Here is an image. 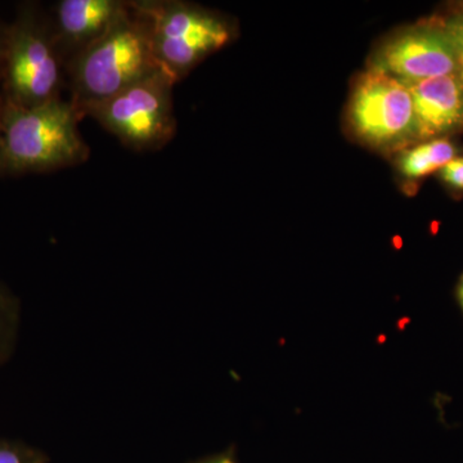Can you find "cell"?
I'll list each match as a JSON object with an SVG mask.
<instances>
[{"mask_svg":"<svg viewBox=\"0 0 463 463\" xmlns=\"http://www.w3.org/2000/svg\"><path fill=\"white\" fill-rule=\"evenodd\" d=\"M147 18L161 66L183 80L201 61L234 38V26L214 12L179 0H134Z\"/></svg>","mask_w":463,"mask_h":463,"instance_id":"4","label":"cell"},{"mask_svg":"<svg viewBox=\"0 0 463 463\" xmlns=\"http://www.w3.org/2000/svg\"><path fill=\"white\" fill-rule=\"evenodd\" d=\"M71 99L24 109L5 103L0 134V175L56 172L81 165L90 156Z\"/></svg>","mask_w":463,"mask_h":463,"instance_id":"2","label":"cell"},{"mask_svg":"<svg viewBox=\"0 0 463 463\" xmlns=\"http://www.w3.org/2000/svg\"><path fill=\"white\" fill-rule=\"evenodd\" d=\"M402 83L412 96L419 141L463 130V81L458 75Z\"/></svg>","mask_w":463,"mask_h":463,"instance_id":"9","label":"cell"},{"mask_svg":"<svg viewBox=\"0 0 463 463\" xmlns=\"http://www.w3.org/2000/svg\"><path fill=\"white\" fill-rule=\"evenodd\" d=\"M163 70L147 18L130 0L127 14L114 26L67 63V90L81 114L87 106L111 99Z\"/></svg>","mask_w":463,"mask_h":463,"instance_id":"1","label":"cell"},{"mask_svg":"<svg viewBox=\"0 0 463 463\" xmlns=\"http://www.w3.org/2000/svg\"><path fill=\"white\" fill-rule=\"evenodd\" d=\"M441 26L446 30L448 38L452 43L455 50L457 65H458V76L463 81V12L440 21Z\"/></svg>","mask_w":463,"mask_h":463,"instance_id":"13","label":"cell"},{"mask_svg":"<svg viewBox=\"0 0 463 463\" xmlns=\"http://www.w3.org/2000/svg\"><path fill=\"white\" fill-rule=\"evenodd\" d=\"M127 0H60L51 21L57 50L65 66L102 38L127 14Z\"/></svg>","mask_w":463,"mask_h":463,"instance_id":"8","label":"cell"},{"mask_svg":"<svg viewBox=\"0 0 463 463\" xmlns=\"http://www.w3.org/2000/svg\"><path fill=\"white\" fill-rule=\"evenodd\" d=\"M371 69L401 81L458 75L455 50L440 21L413 27L390 39L374 54Z\"/></svg>","mask_w":463,"mask_h":463,"instance_id":"7","label":"cell"},{"mask_svg":"<svg viewBox=\"0 0 463 463\" xmlns=\"http://www.w3.org/2000/svg\"><path fill=\"white\" fill-rule=\"evenodd\" d=\"M441 181L453 191L463 192V157H456L440 170Z\"/></svg>","mask_w":463,"mask_h":463,"instance_id":"14","label":"cell"},{"mask_svg":"<svg viewBox=\"0 0 463 463\" xmlns=\"http://www.w3.org/2000/svg\"><path fill=\"white\" fill-rule=\"evenodd\" d=\"M456 298L459 307H461L463 313V274L459 277L458 283L456 288Z\"/></svg>","mask_w":463,"mask_h":463,"instance_id":"17","label":"cell"},{"mask_svg":"<svg viewBox=\"0 0 463 463\" xmlns=\"http://www.w3.org/2000/svg\"><path fill=\"white\" fill-rule=\"evenodd\" d=\"M3 111H5V102H3L2 94H0V134L3 127Z\"/></svg>","mask_w":463,"mask_h":463,"instance_id":"18","label":"cell"},{"mask_svg":"<svg viewBox=\"0 0 463 463\" xmlns=\"http://www.w3.org/2000/svg\"><path fill=\"white\" fill-rule=\"evenodd\" d=\"M0 463H50V458L24 441L0 438Z\"/></svg>","mask_w":463,"mask_h":463,"instance_id":"12","label":"cell"},{"mask_svg":"<svg viewBox=\"0 0 463 463\" xmlns=\"http://www.w3.org/2000/svg\"><path fill=\"white\" fill-rule=\"evenodd\" d=\"M5 36H7V24L0 21V78H2L3 57H5Z\"/></svg>","mask_w":463,"mask_h":463,"instance_id":"16","label":"cell"},{"mask_svg":"<svg viewBox=\"0 0 463 463\" xmlns=\"http://www.w3.org/2000/svg\"><path fill=\"white\" fill-rule=\"evenodd\" d=\"M350 123L364 141L399 147L419 141L412 96L401 80L370 69L362 75L350 102Z\"/></svg>","mask_w":463,"mask_h":463,"instance_id":"6","label":"cell"},{"mask_svg":"<svg viewBox=\"0 0 463 463\" xmlns=\"http://www.w3.org/2000/svg\"><path fill=\"white\" fill-rule=\"evenodd\" d=\"M457 152L447 138L432 139L404 151L399 157V170L408 181H420L455 160Z\"/></svg>","mask_w":463,"mask_h":463,"instance_id":"10","label":"cell"},{"mask_svg":"<svg viewBox=\"0 0 463 463\" xmlns=\"http://www.w3.org/2000/svg\"><path fill=\"white\" fill-rule=\"evenodd\" d=\"M66 88V66L57 50L51 14L39 3H21L7 24L0 78L3 102L36 108L62 99Z\"/></svg>","mask_w":463,"mask_h":463,"instance_id":"3","label":"cell"},{"mask_svg":"<svg viewBox=\"0 0 463 463\" xmlns=\"http://www.w3.org/2000/svg\"><path fill=\"white\" fill-rule=\"evenodd\" d=\"M192 463H239L234 458L233 452L228 450V452L221 453V455H215L212 457H206V458L200 459V461Z\"/></svg>","mask_w":463,"mask_h":463,"instance_id":"15","label":"cell"},{"mask_svg":"<svg viewBox=\"0 0 463 463\" xmlns=\"http://www.w3.org/2000/svg\"><path fill=\"white\" fill-rule=\"evenodd\" d=\"M175 84L163 70L111 99L87 106L81 115L96 120L132 151H160L175 138Z\"/></svg>","mask_w":463,"mask_h":463,"instance_id":"5","label":"cell"},{"mask_svg":"<svg viewBox=\"0 0 463 463\" xmlns=\"http://www.w3.org/2000/svg\"><path fill=\"white\" fill-rule=\"evenodd\" d=\"M20 323V300L0 281V365L7 364L16 350Z\"/></svg>","mask_w":463,"mask_h":463,"instance_id":"11","label":"cell"}]
</instances>
